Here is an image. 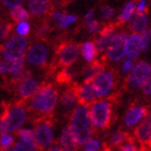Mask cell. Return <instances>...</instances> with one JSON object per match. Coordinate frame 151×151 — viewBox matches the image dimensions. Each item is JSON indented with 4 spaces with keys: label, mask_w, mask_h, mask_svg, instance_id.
Returning <instances> with one entry per match:
<instances>
[{
    "label": "cell",
    "mask_w": 151,
    "mask_h": 151,
    "mask_svg": "<svg viewBox=\"0 0 151 151\" xmlns=\"http://www.w3.org/2000/svg\"><path fill=\"white\" fill-rule=\"evenodd\" d=\"M69 127L76 138L77 145L83 146L93 134V124L86 105L80 104L73 109Z\"/></svg>",
    "instance_id": "obj_1"
},
{
    "label": "cell",
    "mask_w": 151,
    "mask_h": 151,
    "mask_svg": "<svg viewBox=\"0 0 151 151\" xmlns=\"http://www.w3.org/2000/svg\"><path fill=\"white\" fill-rule=\"evenodd\" d=\"M58 101L57 91L52 85L40 88L32 95L30 101V108L39 113H50L54 110Z\"/></svg>",
    "instance_id": "obj_2"
},
{
    "label": "cell",
    "mask_w": 151,
    "mask_h": 151,
    "mask_svg": "<svg viewBox=\"0 0 151 151\" xmlns=\"http://www.w3.org/2000/svg\"><path fill=\"white\" fill-rule=\"evenodd\" d=\"M91 122L95 129H105L109 125L111 119V105L107 101H94L88 108Z\"/></svg>",
    "instance_id": "obj_3"
},
{
    "label": "cell",
    "mask_w": 151,
    "mask_h": 151,
    "mask_svg": "<svg viewBox=\"0 0 151 151\" xmlns=\"http://www.w3.org/2000/svg\"><path fill=\"white\" fill-rule=\"evenodd\" d=\"M26 120V110L22 106H15L6 111L0 120V133L14 132L23 125Z\"/></svg>",
    "instance_id": "obj_4"
},
{
    "label": "cell",
    "mask_w": 151,
    "mask_h": 151,
    "mask_svg": "<svg viewBox=\"0 0 151 151\" xmlns=\"http://www.w3.org/2000/svg\"><path fill=\"white\" fill-rule=\"evenodd\" d=\"M27 45H28V41L24 36H13L3 44V58H6L8 60H12V62L23 60L26 50H27Z\"/></svg>",
    "instance_id": "obj_5"
},
{
    "label": "cell",
    "mask_w": 151,
    "mask_h": 151,
    "mask_svg": "<svg viewBox=\"0 0 151 151\" xmlns=\"http://www.w3.org/2000/svg\"><path fill=\"white\" fill-rule=\"evenodd\" d=\"M151 76V65L148 62L140 60L134 65L132 71L129 73V85L133 90H139L145 84L147 79Z\"/></svg>",
    "instance_id": "obj_6"
},
{
    "label": "cell",
    "mask_w": 151,
    "mask_h": 151,
    "mask_svg": "<svg viewBox=\"0 0 151 151\" xmlns=\"http://www.w3.org/2000/svg\"><path fill=\"white\" fill-rule=\"evenodd\" d=\"M113 83H114V78L113 73L110 70H103L101 69L95 78L92 81V84L94 86V90L96 92L97 97H106L109 95L113 88Z\"/></svg>",
    "instance_id": "obj_7"
},
{
    "label": "cell",
    "mask_w": 151,
    "mask_h": 151,
    "mask_svg": "<svg viewBox=\"0 0 151 151\" xmlns=\"http://www.w3.org/2000/svg\"><path fill=\"white\" fill-rule=\"evenodd\" d=\"M127 35L125 32L116 34L112 42L107 49V57L111 62H120L125 57V44Z\"/></svg>",
    "instance_id": "obj_8"
},
{
    "label": "cell",
    "mask_w": 151,
    "mask_h": 151,
    "mask_svg": "<svg viewBox=\"0 0 151 151\" xmlns=\"http://www.w3.org/2000/svg\"><path fill=\"white\" fill-rule=\"evenodd\" d=\"M47 47L42 43H35L25 52V60L32 66H43L47 60Z\"/></svg>",
    "instance_id": "obj_9"
},
{
    "label": "cell",
    "mask_w": 151,
    "mask_h": 151,
    "mask_svg": "<svg viewBox=\"0 0 151 151\" xmlns=\"http://www.w3.org/2000/svg\"><path fill=\"white\" fill-rule=\"evenodd\" d=\"M34 138L40 148H49L54 142L53 127L50 123H40L34 131Z\"/></svg>",
    "instance_id": "obj_10"
},
{
    "label": "cell",
    "mask_w": 151,
    "mask_h": 151,
    "mask_svg": "<svg viewBox=\"0 0 151 151\" xmlns=\"http://www.w3.org/2000/svg\"><path fill=\"white\" fill-rule=\"evenodd\" d=\"M79 55H80V49L78 45L73 43L65 44L60 49L58 52V60L60 63L65 67L71 66L76 60H78Z\"/></svg>",
    "instance_id": "obj_11"
},
{
    "label": "cell",
    "mask_w": 151,
    "mask_h": 151,
    "mask_svg": "<svg viewBox=\"0 0 151 151\" xmlns=\"http://www.w3.org/2000/svg\"><path fill=\"white\" fill-rule=\"evenodd\" d=\"M77 90V96H78V101L83 105H92L97 99V95L94 90V86L92 82H84L83 84Z\"/></svg>",
    "instance_id": "obj_12"
},
{
    "label": "cell",
    "mask_w": 151,
    "mask_h": 151,
    "mask_svg": "<svg viewBox=\"0 0 151 151\" xmlns=\"http://www.w3.org/2000/svg\"><path fill=\"white\" fill-rule=\"evenodd\" d=\"M148 114L147 108L144 106H136L132 107L124 116V124L127 127H133V126L137 125L145 119Z\"/></svg>",
    "instance_id": "obj_13"
},
{
    "label": "cell",
    "mask_w": 151,
    "mask_h": 151,
    "mask_svg": "<svg viewBox=\"0 0 151 151\" xmlns=\"http://www.w3.org/2000/svg\"><path fill=\"white\" fill-rule=\"evenodd\" d=\"M116 35V29L113 28L112 26H107L104 29H101L97 40L95 42L97 52H106Z\"/></svg>",
    "instance_id": "obj_14"
},
{
    "label": "cell",
    "mask_w": 151,
    "mask_h": 151,
    "mask_svg": "<svg viewBox=\"0 0 151 151\" xmlns=\"http://www.w3.org/2000/svg\"><path fill=\"white\" fill-rule=\"evenodd\" d=\"M40 81L36 78H24L21 82V84L19 86V94L21 97L23 98H28L32 97V95L35 94L36 92L40 88Z\"/></svg>",
    "instance_id": "obj_15"
},
{
    "label": "cell",
    "mask_w": 151,
    "mask_h": 151,
    "mask_svg": "<svg viewBox=\"0 0 151 151\" xmlns=\"http://www.w3.org/2000/svg\"><path fill=\"white\" fill-rule=\"evenodd\" d=\"M142 52L140 49V34H134L127 36L125 44V56L127 58L135 60Z\"/></svg>",
    "instance_id": "obj_16"
},
{
    "label": "cell",
    "mask_w": 151,
    "mask_h": 151,
    "mask_svg": "<svg viewBox=\"0 0 151 151\" xmlns=\"http://www.w3.org/2000/svg\"><path fill=\"white\" fill-rule=\"evenodd\" d=\"M136 138L142 144H150L151 142V116L147 114L145 120L140 123L135 132Z\"/></svg>",
    "instance_id": "obj_17"
},
{
    "label": "cell",
    "mask_w": 151,
    "mask_h": 151,
    "mask_svg": "<svg viewBox=\"0 0 151 151\" xmlns=\"http://www.w3.org/2000/svg\"><path fill=\"white\" fill-rule=\"evenodd\" d=\"M148 15L144 13H136V15L129 19V29L134 34H142L144 30L148 28Z\"/></svg>",
    "instance_id": "obj_18"
},
{
    "label": "cell",
    "mask_w": 151,
    "mask_h": 151,
    "mask_svg": "<svg viewBox=\"0 0 151 151\" xmlns=\"http://www.w3.org/2000/svg\"><path fill=\"white\" fill-rule=\"evenodd\" d=\"M60 146L62 150L66 151H73L78 147L75 136H73L69 126L64 127L63 131H62V134H60Z\"/></svg>",
    "instance_id": "obj_19"
},
{
    "label": "cell",
    "mask_w": 151,
    "mask_h": 151,
    "mask_svg": "<svg viewBox=\"0 0 151 151\" xmlns=\"http://www.w3.org/2000/svg\"><path fill=\"white\" fill-rule=\"evenodd\" d=\"M54 24L58 27V28H67L68 26L73 25V23L77 22L78 17L73 14H67L63 12H54L52 15Z\"/></svg>",
    "instance_id": "obj_20"
},
{
    "label": "cell",
    "mask_w": 151,
    "mask_h": 151,
    "mask_svg": "<svg viewBox=\"0 0 151 151\" xmlns=\"http://www.w3.org/2000/svg\"><path fill=\"white\" fill-rule=\"evenodd\" d=\"M49 0H28L29 12L35 16H42L49 11Z\"/></svg>",
    "instance_id": "obj_21"
},
{
    "label": "cell",
    "mask_w": 151,
    "mask_h": 151,
    "mask_svg": "<svg viewBox=\"0 0 151 151\" xmlns=\"http://www.w3.org/2000/svg\"><path fill=\"white\" fill-rule=\"evenodd\" d=\"M78 103V96H77V90L69 88L66 92H64L60 98V104L65 110H73Z\"/></svg>",
    "instance_id": "obj_22"
},
{
    "label": "cell",
    "mask_w": 151,
    "mask_h": 151,
    "mask_svg": "<svg viewBox=\"0 0 151 151\" xmlns=\"http://www.w3.org/2000/svg\"><path fill=\"white\" fill-rule=\"evenodd\" d=\"M80 54L82 55L83 60L86 63L94 62L96 54H97V49H96V45H95L94 42H92V41L84 42L80 47Z\"/></svg>",
    "instance_id": "obj_23"
},
{
    "label": "cell",
    "mask_w": 151,
    "mask_h": 151,
    "mask_svg": "<svg viewBox=\"0 0 151 151\" xmlns=\"http://www.w3.org/2000/svg\"><path fill=\"white\" fill-rule=\"evenodd\" d=\"M135 11H136L135 1H133V0L127 1V2L124 4V6L122 8V10H121V12H120V14H119V17H118L119 22L120 23L129 22V19L133 17Z\"/></svg>",
    "instance_id": "obj_24"
},
{
    "label": "cell",
    "mask_w": 151,
    "mask_h": 151,
    "mask_svg": "<svg viewBox=\"0 0 151 151\" xmlns=\"http://www.w3.org/2000/svg\"><path fill=\"white\" fill-rule=\"evenodd\" d=\"M84 21H85L86 28H88L90 34H92V35H96L97 32H101L99 23H98L97 21H96V19H95V13L93 10L88 11V13H86L84 16Z\"/></svg>",
    "instance_id": "obj_25"
},
{
    "label": "cell",
    "mask_w": 151,
    "mask_h": 151,
    "mask_svg": "<svg viewBox=\"0 0 151 151\" xmlns=\"http://www.w3.org/2000/svg\"><path fill=\"white\" fill-rule=\"evenodd\" d=\"M10 15H11L13 21H15V22L27 21V19H29V11H27L24 6L19 4V6H14V8H11Z\"/></svg>",
    "instance_id": "obj_26"
},
{
    "label": "cell",
    "mask_w": 151,
    "mask_h": 151,
    "mask_svg": "<svg viewBox=\"0 0 151 151\" xmlns=\"http://www.w3.org/2000/svg\"><path fill=\"white\" fill-rule=\"evenodd\" d=\"M38 145L35 140H19L16 142L12 150L14 151H36L38 150Z\"/></svg>",
    "instance_id": "obj_27"
},
{
    "label": "cell",
    "mask_w": 151,
    "mask_h": 151,
    "mask_svg": "<svg viewBox=\"0 0 151 151\" xmlns=\"http://www.w3.org/2000/svg\"><path fill=\"white\" fill-rule=\"evenodd\" d=\"M127 139V134L123 131H116L114 133H112L109 138V142L112 147H120L123 142H126Z\"/></svg>",
    "instance_id": "obj_28"
},
{
    "label": "cell",
    "mask_w": 151,
    "mask_h": 151,
    "mask_svg": "<svg viewBox=\"0 0 151 151\" xmlns=\"http://www.w3.org/2000/svg\"><path fill=\"white\" fill-rule=\"evenodd\" d=\"M101 70V66L98 63H93L91 67H88L84 73V82H92L95 76Z\"/></svg>",
    "instance_id": "obj_29"
},
{
    "label": "cell",
    "mask_w": 151,
    "mask_h": 151,
    "mask_svg": "<svg viewBox=\"0 0 151 151\" xmlns=\"http://www.w3.org/2000/svg\"><path fill=\"white\" fill-rule=\"evenodd\" d=\"M151 42V30L150 29H146L140 34V49L142 52H147L150 47Z\"/></svg>",
    "instance_id": "obj_30"
},
{
    "label": "cell",
    "mask_w": 151,
    "mask_h": 151,
    "mask_svg": "<svg viewBox=\"0 0 151 151\" xmlns=\"http://www.w3.org/2000/svg\"><path fill=\"white\" fill-rule=\"evenodd\" d=\"M101 148V142L96 138H90L88 142L83 145V150L84 151H99Z\"/></svg>",
    "instance_id": "obj_31"
},
{
    "label": "cell",
    "mask_w": 151,
    "mask_h": 151,
    "mask_svg": "<svg viewBox=\"0 0 151 151\" xmlns=\"http://www.w3.org/2000/svg\"><path fill=\"white\" fill-rule=\"evenodd\" d=\"M116 15V11L110 6H103L101 8V19L103 21H110Z\"/></svg>",
    "instance_id": "obj_32"
},
{
    "label": "cell",
    "mask_w": 151,
    "mask_h": 151,
    "mask_svg": "<svg viewBox=\"0 0 151 151\" xmlns=\"http://www.w3.org/2000/svg\"><path fill=\"white\" fill-rule=\"evenodd\" d=\"M16 32L17 35L21 36H27L30 32V25L27 21H21V22H17V25H16Z\"/></svg>",
    "instance_id": "obj_33"
},
{
    "label": "cell",
    "mask_w": 151,
    "mask_h": 151,
    "mask_svg": "<svg viewBox=\"0 0 151 151\" xmlns=\"http://www.w3.org/2000/svg\"><path fill=\"white\" fill-rule=\"evenodd\" d=\"M13 67V62L8 60H0V75H6V73H11Z\"/></svg>",
    "instance_id": "obj_34"
},
{
    "label": "cell",
    "mask_w": 151,
    "mask_h": 151,
    "mask_svg": "<svg viewBox=\"0 0 151 151\" xmlns=\"http://www.w3.org/2000/svg\"><path fill=\"white\" fill-rule=\"evenodd\" d=\"M14 142V138L10 135L9 133H2V135L0 137V145L3 148H10Z\"/></svg>",
    "instance_id": "obj_35"
},
{
    "label": "cell",
    "mask_w": 151,
    "mask_h": 151,
    "mask_svg": "<svg viewBox=\"0 0 151 151\" xmlns=\"http://www.w3.org/2000/svg\"><path fill=\"white\" fill-rule=\"evenodd\" d=\"M19 138L21 140H35L34 138V131L29 129H21L19 131Z\"/></svg>",
    "instance_id": "obj_36"
},
{
    "label": "cell",
    "mask_w": 151,
    "mask_h": 151,
    "mask_svg": "<svg viewBox=\"0 0 151 151\" xmlns=\"http://www.w3.org/2000/svg\"><path fill=\"white\" fill-rule=\"evenodd\" d=\"M134 65H135V64H134L132 58H126V60L122 63V66H121L122 73H125V75H129V73L132 71Z\"/></svg>",
    "instance_id": "obj_37"
},
{
    "label": "cell",
    "mask_w": 151,
    "mask_h": 151,
    "mask_svg": "<svg viewBox=\"0 0 151 151\" xmlns=\"http://www.w3.org/2000/svg\"><path fill=\"white\" fill-rule=\"evenodd\" d=\"M120 150H122V151H136V150H138V147H137L136 144H134V142H125L120 146Z\"/></svg>",
    "instance_id": "obj_38"
},
{
    "label": "cell",
    "mask_w": 151,
    "mask_h": 151,
    "mask_svg": "<svg viewBox=\"0 0 151 151\" xmlns=\"http://www.w3.org/2000/svg\"><path fill=\"white\" fill-rule=\"evenodd\" d=\"M10 32H11V25H9V24H4V25L0 26V40L8 37Z\"/></svg>",
    "instance_id": "obj_39"
},
{
    "label": "cell",
    "mask_w": 151,
    "mask_h": 151,
    "mask_svg": "<svg viewBox=\"0 0 151 151\" xmlns=\"http://www.w3.org/2000/svg\"><path fill=\"white\" fill-rule=\"evenodd\" d=\"M142 92L144 94L147 96H151V76L147 79V81L145 82V84L142 85Z\"/></svg>",
    "instance_id": "obj_40"
},
{
    "label": "cell",
    "mask_w": 151,
    "mask_h": 151,
    "mask_svg": "<svg viewBox=\"0 0 151 151\" xmlns=\"http://www.w3.org/2000/svg\"><path fill=\"white\" fill-rule=\"evenodd\" d=\"M24 0H1V2L4 4L6 6H8V8H14V6H19V4H21V3L23 2Z\"/></svg>",
    "instance_id": "obj_41"
},
{
    "label": "cell",
    "mask_w": 151,
    "mask_h": 151,
    "mask_svg": "<svg viewBox=\"0 0 151 151\" xmlns=\"http://www.w3.org/2000/svg\"><path fill=\"white\" fill-rule=\"evenodd\" d=\"M147 10V0H140L138 4L136 6V12L137 13H144Z\"/></svg>",
    "instance_id": "obj_42"
},
{
    "label": "cell",
    "mask_w": 151,
    "mask_h": 151,
    "mask_svg": "<svg viewBox=\"0 0 151 151\" xmlns=\"http://www.w3.org/2000/svg\"><path fill=\"white\" fill-rule=\"evenodd\" d=\"M47 30H49V25L45 24V25H43L40 29H39V36H43Z\"/></svg>",
    "instance_id": "obj_43"
},
{
    "label": "cell",
    "mask_w": 151,
    "mask_h": 151,
    "mask_svg": "<svg viewBox=\"0 0 151 151\" xmlns=\"http://www.w3.org/2000/svg\"><path fill=\"white\" fill-rule=\"evenodd\" d=\"M49 150H51V151H60V150H62V148H60V146H58V145H51L50 147H49Z\"/></svg>",
    "instance_id": "obj_44"
},
{
    "label": "cell",
    "mask_w": 151,
    "mask_h": 151,
    "mask_svg": "<svg viewBox=\"0 0 151 151\" xmlns=\"http://www.w3.org/2000/svg\"><path fill=\"white\" fill-rule=\"evenodd\" d=\"M148 116H151V112H150V114H148Z\"/></svg>",
    "instance_id": "obj_45"
},
{
    "label": "cell",
    "mask_w": 151,
    "mask_h": 151,
    "mask_svg": "<svg viewBox=\"0 0 151 151\" xmlns=\"http://www.w3.org/2000/svg\"><path fill=\"white\" fill-rule=\"evenodd\" d=\"M150 30H151V28H150Z\"/></svg>",
    "instance_id": "obj_46"
}]
</instances>
